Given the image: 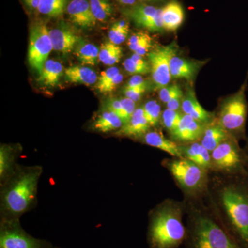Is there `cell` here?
I'll list each match as a JSON object with an SVG mask.
<instances>
[{
    "instance_id": "obj_23",
    "label": "cell",
    "mask_w": 248,
    "mask_h": 248,
    "mask_svg": "<svg viewBox=\"0 0 248 248\" xmlns=\"http://www.w3.org/2000/svg\"><path fill=\"white\" fill-rule=\"evenodd\" d=\"M158 9L148 5H136L125 11V14L140 27L148 29Z\"/></svg>"
},
{
    "instance_id": "obj_34",
    "label": "cell",
    "mask_w": 248,
    "mask_h": 248,
    "mask_svg": "<svg viewBox=\"0 0 248 248\" xmlns=\"http://www.w3.org/2000/svg\"><path fill=\"white\" fill-rule=\"evenodd\" d=\"M121 103H122V112H121L120 117L124 125L128 123L136 110V102L128 97H125L121 99Z\"/></svg>"
},
{
    "instance_id": "obj_14",
    "label": "cell",
    "mask_w": 248,
    "mask_h": 248,
    "mask_svg": "<svg viewBox=\"0 0 248 248\" xmlns=\"http://www.w3.org/2000/svg\"><path fill=\"white\" fill-rule=\"evenodd\" d=\"M151 128V125L147 120L143 108L140 107L136 108L128 123L124 124L117 134L122 137L141 139Z\"/></svg>"
},
{
    "instance_id": "obj_40",
    "label": "cell",
    "mask_w": 248,
    "mask_h": 248,
    "mask_svg": "<svg viewBox=\"0 0 248 248\" xmlns=\"http://www.w3.org/2000/svg\"><path fill=\"white\" fill-rule=\"evenodd\" d=\"M184 96V94L182 90V91L177 93V94L166 104V108L171 109V110H181Z\"/></svg>"
},
{
    "instance_id": "obj_47",
    "label": "cell",
    "mask_w": 248,
    "mask_h": 248,
    "mask_svg": "<svg viewBox=\"0 0 248 248\" xmlns=\"http://www.w3.org/2000/svg\"><path fill=\"white\" fill-rule=\"evenodd\" d=\"M142 1H153V0H142Z\"/></svg>"
},
{
    "instance_id": "obj_19",
    "label": "cell",
    "mask_w": 248,
    "mask_h": 248,
    "mask_svg": "<svg viewBox=\"0 0 248 248\" xmlns=\"http://www.w3.org/2000/svg\"><path fill=\"white\" fill-rule=\"evenodd\" d=\"M230 136L231 135L215 120L205 126L200 141L211 153Z\"/></svg>"
},
{
    "instance_id": "obj_30",
    "label": "cell",
    "mask_w": 248,
    "mask_h": 248,
    "mask_svg": "<svg viewBox=\"0 0 248 248\" xmlns=\"http://www.w3.org/2000/svg\"><path fill=\"white\" fill-rule=\"evenodd\" d=\"M184 113L181 110H174L166 108L162 111L161 114V124L169 135L172 133L177 128L179 122L182 120Z\"/></svg>"
},
{
    "instance_id": "obj_10",
    "label": "cell",
    "mask_w": 248,
    "mask_h": 248,
    "mask_svg": "<svg viewBox=\"0 0 248 248\" xmlns=\"http://www.w3.org/2000/svg\"><path fill=\"white\" fill-rule=\"evenodd\" d=\"M176 52L175 45L172 43L158 47L148 53L153 81L158 89L166 87L170 81L172 76L170 64L171 59L176 55Z\"/></svg>"
},
{
    "instance_id": "obj_27",
    "label": "cell",
    "mask_w": 248,
    "mask_h": 248,
    "mask_svg": "<svg viewBox=\"0 0 248 248\" xmlns=\"http://www.w3.org/2000/svg\"><path fill=\"white\" fill-rule=\"evenodd\" d=\"M68 0H40L37 11L41 14L51 17H58L64 13Z\"/></svg>"
},
{
    "instance_id": "obj_37",
    "label": "cell",
    "mask_w": 248,
    "mask_h": 248,
    "mask_svg": "<svg viewBox=\"0 0 248 248\" xmlns=\"http://www.w3.org/2000/svg\"><path fill=\"white\" fill-rule=\"evenodd\" d=\"M182 91V88L179 85L172 84L160 90L159 98L161 102L166 104L177 93Z\"/></svg>"
},
{
    "instance_id": "obj_1",
    "label": "cell",
    "mask_w": 248,
    "mask_h": 248,
    "mask_svg": "<svg viewBox=\"0 0 248 248\" xmlns=\"http://www.w3.org/2000/svg\"><path fill=\"white\" fill-rule=\"evenodd\" d=\"M209 175L205 202L225 229L248 248V172Z\"/></svg>"
},
{
    "instance_id": "obj_21",
    "label": "cell",
    "mask_w": 248,
    "mask_h": 248,
    "mask_svg": "<svg viewBox=\"0 0 248 248\" xmlns=\"http://www.w3.org/2000/svg\"><path fill=\"white\" fill-rule=\"evenodd\" d=\"M65 78L68 82L91 86L95 84L98 77L95 72L88 67L71 66L64 71Z\"/></svg>"
},
{
    "instance_id": "obj_35",
    "label": "cell",
    "mask_w": 248,
    "mask_h": 248,
    "mask_svg": "<svg viewBox=\"0 0 248 248\" xmlns=\"http://www.w3.org/2000/svg\"><path fill=\"white\" fill-rule=\"evenodd\" d=\"M124 68L131 75H145L151 71V65L150 66H141L135 63L130 58L127 59L123 63Z\"/></svg>"
},
{
    "instance_id": "obj_2",
    "label": "cell",
    "mask_w": 248,
    "mask_h": 248,
    "mask_svg": "<svg viewBox=\"0 0 248 248\" xmlns=\"http://www.w3.org/2000/svg\"><path fill=\"white\" fill-rule=\"evenodd\" d=\"M183 201L187 217L185 248H245L222 226L205 198Z\"/></svg>"
},
{
    "instance_id": "obj_17",
    "label": "cell",
    "mask_w": 248,
    "mask_h": 248,
    "mask_svg": "<svg viewBox=\"0 0 248 248\" xmlns=\"http://www.w3.org/2000/svg\"><path fill=\"white\" fill-rule=\"evenodd\" d=\"M170 73L172 78L192 80L202 66V62L187 60L174 55L171 59Z\"/></svg>"
},
{
    "instance_id": "obj_44",
    "label": "cell",
    "mask_w": 248,
    "mask_h": 248,
    "mask_svg": "<svg viewBox=\"0 0 248 248\" xmlns=\"http://www.w3.org/2000/svg\"><path fill=\"white\" fill-rule=\"evenodd\" d=\"M26 4L31 9H37L40 0H24Z\"/></svg>"
},
{
    "instance_id": "obj_13",
    "label": "cell",
    "mask_w": 248,
    "mask_h": 248,
    "mask_svg": "<svg viewBox=\"0 0 248 248\" xmlns=\"http://www.w3.org/2000/svg\"><path fill=\"white\" fill-rule=\"evenodd\" d=\"M66 10L72 22L79 27L86 29L95 25L97 20L88 0H72Z\"/></svg>"
},
{
    "instance_id": "obj_7",
    "label": "cell",
    "mask_w": 248,
    "mask_h": 248,
    "mask_svg": "<svg viewBox=\"0 0 248 248\" xmlns=\"http://www.w3.org/2000/svg\"><path fill=\"white\" fill-rule=\"evenodd\" d=\"M211 167L210 172L217 174L234 175L248 172L246 156L244 148L239 141L230 136L211 153Z\"/></svg>"
},
{
    "instance_id": "obj_43",
    "label": "cell",
    "mask_w": 248,
    "mask_h": 248,
    "mask_svg": "<svg viewBox=\"0 0 248 248\" xmlns=\"http://www.w3.org/2000/svg\"><path fill=\"white\" fill-rule=\"evenodd\" d=\"M122 81H123V75L120 73L117 74L113 79L111 80L110 83L103 90L102 93L112 92V91H114V90L116 89V87H117L119 84L122 83Z\"/></svg>"
},
{
    "instance_id": "obj_33",
    "label": "cell",
    "mask_w": 248,
    "mask_h": 248,
    "mask_svg": "<svg viewBox=\"0 0 248 248\" xmlns=\"http://www.w3.org/2000/svg\"><path fill=\"white\" fill-rule=\"evenodd\" d=\"M119 73H120V71L117 67H110L105 71L102 72L98 78L97 85H96V88L98 91L102 93L104 88Z\"/></svg>"
},
{
    "instance_id": "obj_22",
    "label": "cell",
    "mask_w": 248,
    "mask_h": 248,
    "mask_svg": "<svg viewBox=\"0 0 248 248\" xmlns=\"http://www.w3.org/2000/svg\"><path fill=\"white\" fill-rule=\"evenodd\" d=\"M62 74L63 66L62 63L53 60H48L37 81L42 86L55 87L60 82Z\"/></svg>"
},
{
    "instance_id": "obj_4",
    "label": "cell",
    "mask_w": 248,
    "mask_h": 248,
    "mask_svg": "<svg viewBox=\"0 0 248 248\" xmlns=\"http://www.w3.org/2000/svg\"><path fill=\"white\" fill-rule=\"evenodd\" d=\"M42 172L40 167L23 170L4 187L1 194V205L7 218L4 221H17L30 208L35 199Z\"/></svg>"
},
{
    "instance_id": "obj_6",
    "label": "cell",
    "mask_w": 248,
    "mask_h": 248,
    "mask_svg": "<svg viewBox=\"0 0 248 248\" xmlns=\"http://www.w3.org/2000/svg\"><path fill=\"white\" fill-rule=\"evenodd\" d=\"M248 78L241 89L232 95L227 97L218 108L215 120L232 137L238 141L246 140V126L248 104L246 91Z\"/></svg>"
},
{
    "instance_id": "obj_11",
    "label": "cell",
    "mask_w": 248,
    "mask_h": 248,
    "mask_svg": "<svg viewBox=\"0 0 248 248\" xmlns=\"http://www.w3.org/2000/svg\"><path fill=\"white\" fill-rule=\"evenodd\" d=\"M207 125L208 124L201 123L190 116L184 114L177 128L170 136L172 141L179 145L198 141Z\"/></svg>"
},
{
    "instance_id": "obj_32",
    "label": "cell",
    "mask_w": 248,
    "mask_h": 248,
    "mask_svg": "<svg viewBox=\"0 0 248 248\" xmlns=\"http://www.w3.org/2000/svg\"><path fill=\"white\" fill-rule=\"evenodd\" d=\"M14 153L9 146H2L0 148V176L4 179L11 171L14 162Z\"/></svg>"
},
{
    "instance_id": "obj_18",
    "label": "cell",
    "mask_w": 248,
    "mask_h": 248,
    "mask_svg": "<svg viewBox=\"0 0 248 248\" xmlns=\"http://www.w3.org/2000/svg\"><path fill=\"white\" fill-rule=\"evenodd\" d=\"M141 139L145 144L161 150L172 157H182L179 145L171 139L166 138L160 132L149 130Z\"/></svg>"
},
{
    "instance_id": "obj_8",
    "label": "cell",
    "mask_w": 248,
    "mask_h": 248,
    "mask_svg": "<svg viewBox=\"0 0 248 248\" xmlns=\"http://www.w3.org/2000/svg\"><path fill=\"white\" fill-rule=\"evenodd\" d=\"M49 31L46 25L42 22L35 23L30 29L28 61L31 68L39 74L42 73L53 49Z\"/></svg>"
},
{
    "instance_id": "obj_20",
    "label": "cell",
    "mask_w": 248,
    "mask_h": 248,
    "mask_svg": "<svg viewBox=\"0 0 248 248\" xmlns=\"http://www.w3.org/2000/svg\"><path fill=\"white\" fill-rule=\"evenodd\" d=\"M162 18L164 29L177 31L184 20V9L177 1H171L162 8Z\"/></svg>"
},
{
    "instance_id": "obj_12",
    "label": "cell",
    "mask_w": 248,
    "mask_h": 248,
    "mask_svg": "<svg viewBox=\"0 0 248 248\" xmlns=\"http://www.w3.org/2000/svg\"><path fill=\"white\" fill-rule=\"evenodd\" d=\"M181 110L185 115L190 116L194 120L204 124L212 123L215 120V114L205 110L201 105L195 91L191 88L184 94Z\"/></svg>"
},
{
    "instance_id": "obj_29",
    "label": "cell",
    "mask_w": 248,
    "mask_h": 248,
    "mask_svg": "<svg viewBox=\"0 0 248 248\" xmlns=\"http://www.w3.org/2000/svg\"><path fill=\"white\" fill-rule=\"evenodd\" d=\"M89 2L96 20L104 22L112 14V7L108 0H90Z\"/></svg>"
},
{
    "instance_id": "obj_28",
    "label": "cell",
    "mask_w": 248,
    "mask_h": 248,
    "mask_svg": "<svg viewBox=\"0 0 248 248\" xmlns=\"http://www.w3.org/2000/svg\"><path fill=\"white\" fill-rule=\"evenodd\" d=\"M129 48L138 55H146L152 48V39L148 34L138 32L132 35L128 40Z\"/></svg>"
},
{
    "instance_id": "obj_31",
    "label": "cell",
    "mask_w": 248,
    "mask_h": 248,
    "mask_svg": "<svg viewBox=\"0 0 248 248\" xmlns=\"http://www.w3.org/2000/svg\"><path fill=\"white\" fill-rule=\"evenodd\" d=\"M143 108V112L146 116L147 120L149 122L151 127L157 126L161 123V106L159 103L155 100L148 101L145 103Z\"/></svg>"
},
{
    "instance_id": "obj_16",
    "label": "cell",
    "mask_w": 248,
    "mask_h": 248,
    "mask_svg": "<svg viewBox=\"0 0 248 248\" xmlns=\"http://www.w3.org/2000/svg\"><path fill=\"white\" fill-rule=\"evenodd\" d=\"M53 49L63 54L71 53L74 50L81 39L68 28H57L49 31Z\"/></svg>"
},
{
    "instance_id": "obj_24",
    "label": "cell",
    "mask_w": 248,
    "mask_h": 248,
    "mask_svg": "<svg viewBox=\"0 0 248 248\" xmlns=\"http://www.w3.org/2000/svg\"><path fill=\"white\" fill-rule=\"evenodd\" d=\"M124 124L118 115L111 111L107 110L102 112L94 121L93 127L101 133H109L118 131Z\"/></svg>"
},
{
    "instance_id": "obj_42",
    "label": "cell",
    "mask_w": 248,
    "mask_h": 248,
    "mask_svg": "<svg viewBox=\"0 0 248 248\" xmlns=\"http://www.w3.org/2000/svg\"><path fill=\"white\" fill-rule=\"evenodd\" d=\"M106 106L108 110L111 111L120 117L121 112H122L121 99H117L114 97L110 98L106 103Z\"/></svg>"
},
{
    "instance_id": "obj_5",
    "label": "cell",
    "mask_w": 248,
    "mask_h": 248,
    "mask_svg": "<svg viewBox=\"0 0 248 248\" xmlns=\"http://www.w3.org/2000/svg\"><path fill=\"white\" fill-rule=\"evenodd\" d=\"M161 165L169 170L184 201L204 199L209 183V171L183 157L166 158Z\"/></svg>"
},
{
    "instance_id": "obj_41",
    "label": "cell",
    "mask_w": 248,
    "mask_h": 248,
    "mask_svg": "<svg viewBox=\"0 0 248 248\" xmlns=\"http://www.w3.org/2000/svg\"><path fill=\"white\" fill-rule=\"evenodd\" d=\"M147 89H148L147 88H141V89L124 90V93L125 97H128L134 102H137L141 99Z\"/></svg>"
},
{
    "instance_id": "obj_46",
    "label": "cell",
    "mask_w": 248,
    "mask_h": 248,
    "mask_svg": "<svg viewBox=\"0 0 248 248\" xmlns=\"http://www.w3.org/2000/svg\"><path fill=\"white\" fill-rule=\"evenodd\" d=\"M121 4L124 5H132L136 1V0H117Z\"/></svg>"
},
{
    "instance_id": "obj_15",
    "label": "cell",
    "mask_w": 248,
    "mask_h": 248,
    "mask_svg": "<svg viewBox=\"0 0 248 248\" xmlns=\"http://www.w3.org/2000/svg\"><path fill=\"white\" fill-rule=\"evenodd\" d=\"M182 157L195 163L202 169L210 171L211 156L210 153L200 141L179 145Z\"/></svg>"
},
{
    "instance_id": "obj_26",
    "label": "cell",
    "mask_w": 248,
    "mask_h": 248,
    "mask_svg": "<svg viewBox=\"0 0 248 248\" xmlns=\"http://www.w3.org/2000/svg\"><path fill=\"white\" fill-rule=\"evenodd\" d=\"M122 48L111 42H105L99 48V61L108 66H112L120 62L122 58Z\"/></svg>"
},
{
    "instance_id": "obj_36",
    "label": "cell",
    "mask_w": 248,
    "mask_h": 248,
    "mask_svg": "<svg viewBox=\"0 0 248 248\" xmlns=\"http://www.w3.org/2000/svg\"><path fill=\"white\" fill-rule=\"evenodd\" d=\"M129 30H124L117 27L115 24H113L111 27L110 32H109V39L110 42L115 44L116 45H120L123 43L126 40L128 37Z\"/></svg>"
},
{
    "instance_id": "obj_3",
    "label": "cell",
    "mask_w": 248,
    "mask_h": 248,
    "mask_svg": "<svg viewBox=\"0 0 248 248\" xmlns=\"http://www.w3.org/2000/svg\"><path fill=\"white\" fill-rule=\"evenodd\" d=\"M184 201L166 199L149 214L147 239L151 248H178L184 244L187 228Z\"/></svg>"
},
{
    "instance_id": "obj_39",
    "label": "cell",
    "mask_w": 248,
    "mask_h": 248,
    "mask_svg": "<svg viewBox=\"0 0 248 248\" xmlns=\"http://www.w3.org/2000/svg\"><path fill=\"white\" fill-rule=\"evenodd\" d=\"M147 29L151 31H154V32L161 31L163 29H164L162 18V9H158L157 13L155 15L154 18H153Z\"/></svg>"
},
{
    "instance_id": "obj_45",
    "label": "cell",
    "mask_w": 248,
    "mask_h": 248,
    "mask_svg": "<svg viewBox=\"0 0 248 248\" xmlns=\"http://www.w3.org/2000/svg\"><path fill=\"white\" fill-rule=\"evenodd\" d=\"M246 144H245V146L244 147V149L245 153H246V164H247V170L248 171V138H246Z\"/></svg>"
},
{
    "instance_id": "obj_38",
    "label": "cell",
    "mask_w": 248,
    "mask_h": 248,
    "mask_svg": "<svg viewBox=\"0 0 248 248\" xmlns=\"http://www.w3.org/2000/svg\"><path fill=\"white\" fill-rule=\"evenodd\" d=\"M141 88H149V82L143 79L140 75H135L131 78L124 87V90L141 89Z\"/></svg>"
},
{
    "instance_id": "obj_25",
    "label": "cell",
    "mask_w": 248,
    "mask_h": 248,
    "mask_svg": "<svg viewBox=\"0 0 248 248\" xmlns=\"http://www.w3.org/2000/svg\"><path fill=\"white\" fill-rule=\"evenodd\" d=\"M76 55L82 65L94 66L99 61V48L93 44L86 43L81 40L76 46Z\"/></svg>"
},
{
    "instance_id": "obj_9",
    "label": "cell",
    "mask_w": 248,
    "mask_h": 248,
    "mask_svg": "<svg viewBox=\"0 0 248 248\" xmlns=\"http://www.w3.org/2000/svg\"><path fill=\"white\" fill-rule=\"evenodd\" d=\"M0 248H48V245L28 234L17 221H4L0 231Z\"/></svg>"
}]
</instances>
